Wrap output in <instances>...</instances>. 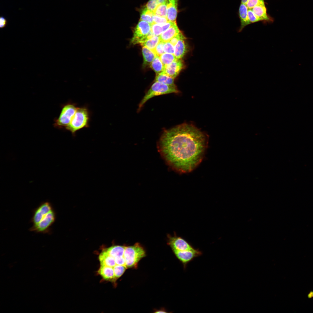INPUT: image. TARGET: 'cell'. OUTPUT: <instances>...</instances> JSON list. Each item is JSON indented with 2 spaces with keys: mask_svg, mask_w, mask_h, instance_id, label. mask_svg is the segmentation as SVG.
<instances>
[{
  "mask_svg": "<svg viewBox=\"0 0 313 313\" xmlns=\"http://www.w3.org/2000/svg\"><path fill=\"white\" fill-rule=\"evenodd\" d=\"M207 144L204 133L192 125L184 123L164 130L158 145L170 167L179 172L186 173L201 162Z\"/></svg>",
  "mask_w": 313,
  "mask_h": 313,
  "instance_id": "obj_1",
  "label": "cell"
},
{
  "mask_svg": "<svg viewBox=\"0 0 313 313\" xmlns=\"http://www.w3.org/2000/svg\"><path fill=\"white\" fill-rule=\"evenodd\" d=\"M90 116V112L87 108L77 107L70 123L65 129L74 136L78 130L89 127Z\"/></svg>",
  "mask_w": 313,
  "mask_h": 313,
  "instance_id": "obj_2",
  "label": "cell"
},
{
  "mask_svg": "<svg viewBox=\"0 0 313 313\" xmlns=\"http://www.w3.org/2000/svg\"><path fill=\"white\" fill-rule=\"evenodd\" d=\"M175 85H171L155 81L145 93L140 102L137 111H140L145 103L150 99L156 96L172 93H178Z\"/></svg>",
  "mask_w": 313,
  "mask_h": 313,
  "instance_id": "obj_3",
  "label": "cell"
},
{
  "mask_svg": "<svg viewBox=\"0 0 313 313\" xmlns=\"http://www.w3.org/2000/svg\"><path fill=\"white\" fill-rule=\"evenodd\" d=\"M145 255L144 248L139 243L126 246L124 256L127 268L137 267L139 261Z\"/></svg>",
  "mask_w": 313,
  "mask_h": 313,
  "instance_id": "obj_4",
  "label": "cell"
},
{
  "mask_svg": "<svg viewBox=\"0 0 313 313\" xmlns=\"http://www.w3.org/2000/svg\"><path fill=\"white\" fill-rule=\"evenodd\" d=\"M77 108L76 105L72 103L64 105L59 117L54 121V126L60 129L65 128L70 123Z\"/></svg>",
  "mask_w": 313,
  "mask_h": 313,
  "instance_id": "obj_5",
  "label": "cell"
},
{
  "mask_svg": "<svg viewBox=\"0 0 313 313\" xmlns=\"http://www.w3.org/2000/svg\"><path fill=\"white\" fill-rule=\"evenodd\" d=\"M151 30V24L140 20L135 27L131 43L133 44H141L147 40V37Z\"/></svg>",
  "mask_w": 313,
  "mask_h": 313,
  "instance_id": "obj_6",
  "label": "cell"
},
{
  "mask_svg": "<svg viewBox=\"0 0 313 313\" xmlns=\"http://www.w3.org/2000/svg\"><path fill=\"white\" fill-rule=\"evenodd\" d=\"M55 219V213L53 209L46 214L37 225L32 226L30 229V231L43 234L48 232Z\"/></svg>",
  "mask_w": 313,
  "mask_h": 313,
  "instance_id": "obj_7",
  "label": "cell"
},
{
  "mask_svg": "<svg viewBox=\"0 0 313 313\" xmlns=\"http://www.w3.org/2000/svg\"><path fill=\"white\" fill-rule=\"evenodd\" d=\"M176 257L183 265L184 269H185L187 265L195 258L201 256L202 252L199 249H194L188 250L179 251L173 250Z\"/></svg>",
  "mask_w": 313,
  "mask_h": 313,
  "instance_id": "obj_8",
  "label": "cell"
},
{
  "mask_svg": "<svg viewBox=\"0 0 313 313\" xmlns=\"http://www.w3.org/2000/svg\"><path fill=\"white\" fill-rule=\"evenodd\" d=\"M167 236L168 244L172 251H184L191 250L194 248L185 239L177 236L176 234L174 236L168 234Z\"/></svg>",
  "mask_w": 313,
  "mask_h": 313,
  "instance_id": "obj_9",
  "label": "cell"
},
{
  "mask_svg": "<svg viewBox=\"0 0 313 313\" xmlns=\"http://www.w3.org/2000/svg\"><path fill=\"white\" fill-rule=\"evenodd\" d=\"M53 209V208L49 202L46 201L41 203L34 211L31 219L32 226L37 225L42 219Z\"/></svg>",
  "mask_w": 313,
  "mask_h": 313,
  "instance_id": "obj_10",
  "label": "cell"
},
{
  "mask_svg": "<svg viewBox=\"0 0 313 313\" xmlns=\"http://www.w3.org/2000/svg\"><path fill=\"white\" fill-rule=\"evenodd\" d=\"M183 61L181 59H177L170 64L165 65L163 72L168 76L174 79L183 68Z\"/></svg>",
  "mask_w": 313,
  "mask_h": 313,
  "instance_id": "obj_11",
  "label": "cell"
},
{
  "mask_svg": "<svg viewBox=\"0 0 313 313\" xmlns=\"http://www.w3.org/2000/svg\"><path fill=\"white\" fill-rule=\"evenodd\" d=\"M252 10L255 14L262 21L269 23L273 21V19L267 13L264 0L261 1Z\"/></svg>",
  "mask_w": 313,
  "mask_h": 313,
  "instance_id": "obj_12",
  "label": "cell"
},
{
  "mask_svg": "<svg viewBox=\"0 0 313 313\" xmlns=\"http://www.w3.org/2000/svg\"><path fill=\"white\" fill-rule=\"evenodd\" d=\"M179 0H165L167 6V18L170 21H176Z\"/></svg>",
  "mask_w": 313,
  "mask_h": 313,
  "instance_id": "obj_13",
  "label": "cell"
},
{
  "mask_svg": "<svg viewBox=\"0 0 313 313\" xmlns=\"http://www.w3.org/2000/svg\"><path fill=\"white\" fill-rule=\"evenodd\" d=\"M248 8L246 5L241 3L239 10V17L241 22L239 32H241L245 26L251 23L248 16Z\"/></svg>",
  "mask_w": 313,
  "mask_h": 313,
  "instance_id": "obj_14",
  "label": "cell"
},
{
  "mask_svg": "<svg viewBox=\"0 0 313 313\" xmlns=\"http://www.w3.org/2000/svg\"><path fill=\"white\" fill-rule=\"evenodd\" d=\"M98 273L104 280L115 283L117 280L114 276V269L112 268L100 265Z\"/></svg>",
  "mask_w": 313,
  "mask_h": 313,
  "instance_id": "obj_15",
  "label": "cell"
},
{
  "mask_svg": "<svg viewBox=\"0 0 313 313\" xmlns=\"http://www.w3.org/2000/svg\"><path fill=\"white\" fill-rule=\"evenodd\" d=\"M181 31L176 22L159 36L160 41L163 42L169 41L170 40Z\"/></svg>",
  "mask_w": 313,
  "mask_h": 313,
  "instance_id": "obj_16",
  "label": "cell"
},
{
  "mask_svg": "<svg viewBox=\"0 0 313 313\" xmlns=\"http://www.w3.org/2000/svg\"><path fill=\"white\" fill-rule=\"evenodd\" d=\"M186 38L180 39L174 46V55L177 59H181L187 51V46L185 40Z\"/></svg>",
  "mask_w": 313,
  "mask_h": 313,
  "instance_id": "obj_17",
  "label": "cell"
},
{
  "mask_svg": "<svg viewBox=\"0 0 313 313\" xmlns=\"http://www.w3.org/2000/svg\"><path fill=\"white\" fill-rule=\"evenodd\" d=\"M142 53L144 59V66L150 65L157 56L154 51L144 46L142 47Z\"/></svg>",
  "mask_w": 313,
  "mask_h": 313,
  "instance_id": "obj_18",
  "label": "cell"
},
{
  "mask_svg": "<svg viewBox=\"0 0 313 313\" xmlns=\"http://www.w3.org/2000/svg\"><path fill=\"white\" fill-rule=\"evenodd\" d=\"M126 246L114 245L105 249L108 254L113 257L124 256Z\"/></svg>",
  "mask_w": 313,
  "mask_h": 313,
  "instance_id": "obj_19",
  "label": "cell"
},
{
  "mask_svg": "<svg viewBox=\"0 0 313 313\" xmlns=\"http://www.w3.org/2000/svg\"><path fill=\"white\" fill-rule=\"evenodd\" d=\"M174 79L162 72L156 74L155 81L166 85H175Z\"/></svg>",
  "mask_w": 313,
  "mask_h": 313,
  "instance_id": "obj_20",
  "label": "cell"
},
{
  "mask_svg": "<svg viewBox=\"0 0 313 313\" xmlns=\"http://www.w3.org/2000/svg\"><path fill=\"white\" fill-rule=\"evenodd\" d=\"M160 41L159 36H154L140 44L154 52L156 47Z\"/></svg>",
  "mask_w": 313,
  "mask_h": 313,
  "instance_id": "obj_21",
  "label": "cell"
},
{
  "mask_svg": "<svg viewBox=\"0 0 313 313\" xmlns=\"http://www.w3.org/2000/svg\"><path fill=\"white\" fill-rule=\"evenodd\" d=\"M150 68L157 74L163 71L164 67L159 57L157 56L155 57L150 64Z\"/></svg>",
  "mask_w": 313,
  "mask_h": 313,
  "instance_id": "obj_22",
  "label": "cell"
},
{
  "mask_svg": "<svg viewBox=\"0 0 313 313\" xmlns=\"http://www.w3.org/2000/svg\"><path fill=\"white\" fill-rule=\"evenodd\" d=\"M154 14L153 11L148 9L145 7L141 11L140 20L146 21L151 24L154 23L152 17Z\"/></svg>",
  "mask_w": 313,
  "mask_h": 313,
  "instance_id": "obj_23",
  "label": "cell"
},
{
  "mask_svg": "<svg viewBox=\"0 0 313 313\" xmlns=\"http://www.w3.org/2000/svg\"><path fill=\"white\" fill-rule=\"evenodd\" d=\"M159 57L164 65L170 64L177 59L174 54L167 53L163 54Z\"/></svg>",
  "mask_w": 313,
  "mask_h": 313,
  "instance_id": "obj_24",
  "label": "cell"
},
{
  "mask_svg": "<svg viewBox=\"0 0 313 313\" xmlns=\"http://www.w3.org/2000/svg\"><path fill=\"white\" fill-rule=\"evenodd\" d=\"M167 10V6L165 1L163 3L159 5L153 12L155 15L166 17Z\"/></svg>",
  "mask_w": 313,
  "mask_h": 313,
  "instance_id": "obj_25",
  "label": "cell"
},
{
  "mask_svg": "<svg viewBox=\"0 0 313 313\" xmlns=\"http://www.w3.org/2000/svg\"><path fill=\"white\" fill-rule=\"evenodd\" d=\"M127 267L123 265H116L114 268V276L117 280L123 274Z\"/></svg>",
  "mask_w": 313,
  "mask_h": 313,
  "instance_id": "obj_26",
  "label": "cell"
},
{
  "mask_svg": "<svg viewBox=\"0 0 313 313\" xmlns=\"http://www.w3.org/2000/svg\"><path fill=\"white\" fill-rule=\"evenodd\" d=\"M151 31L155 36H159L163 32L161 25L154 23L151 24Z\"/></svg>",
  "mask_w": 313,
  "mask_h": 313,
  "instance_id": "obj_27",
  "label": "cell"
},
{
  "mask_svg": "<svg viewBox=\"0 0 313 313\" xmlns=\"http://www.w3.org/2000/svg\"><path fill=\"white\" fill-rule=\"evenodd\" d=\"M154 23L156 24L162 25L168 22L166 17H163L154 14L152 17Z\"/></svg>",
  "mask_w": 313,
  "mask_h": 313,
  "instance_id": "obj_28",
  "label": "cell"
},
{
  "mask_svg": "<svg viewBox=\"0 0 313 313\" xmlns=\"http://www.w3.org/2000/svg\"><path fill=\"white\" fill-rule=\"evenodd\" d=\"M248 15L249 19L251 23H253L262 20L254 13L252 9H248Z\"/></svg>",
  "mask_w": 313,
  "mask_h": 313,
  "instance_id": "obj_29",
  "label": "cell"
},
{
  "mask_svg": "<svg viewBox=\"0 0 313 313\" xmlns=\"http://www.w3.org/2000/svg\"><path fill=\"white\" fill-rule=\"evenodd\" d=\"M174 46L172 45L170 41L165 42L163 46V50L165 53L174 54Z\"/></svg>",
  "mask_w": 313,
  "mask_h": 313,
  "instance_id": "obj_30",
  "label": "cell"
},
{
  "mask_svg": "<svg viewBox=\"0 0 313 313\" xmlns=\"http://www.w3.org/2000/svg\"><path fill=\"white\" fill-rule=\"evenodd\" d=\"M164 43V42L161 41L156 47L154 52L157 56L160 57L164 53L163 48Z\"/></svg>",
  "mask_w": 313,
  "mask_h": 313,
  "instance_id": "obj_31",
  "label": "cell"
},
{
  "mask_svg": "<svg viewBox=\"0 0 313 313\" xmlns=\"http://www.w3.org/2000/svg\"><path fill=\"white\" fill-rule=\"evenodd\" d=\"M182 38H186L181 32L177 34L173 38H172L170 40V42L172 45L174 46L176 44L178 41L180 39Z\"/></svg>",
  "mask_w": 313,
  "mask_h": 313,
  "instance_id": "obj_32",
  "label": "cell"
},
{
  "mask_svg": "<svg viewBox=\"0 0 313 313\" xmlns=\"http://www.w3.org/2000/svg\"><path fill=\"white\" fill-rule=\"evenodd\" d=\"M158 6L154 0H149L146 3L145 7L148 9L154 12Z\"/></svg>",
  "mask_w": 313,
  "mask_h": 313,
  "instance_id": "obj_33",
  "label": "cell"
},
{
  "mask_svg": "<svg viewBox=\"0 0 313 313\" xmlns=\"http://www.w3.org/2000/svg\"><path fill=\"white\" fill-rule=\"evenodd\" d=\"M113 257L115 260L116 265H123L126 267L125 261L124 256H117Z\"/></svg>",
  "mask_w": 313,
  "mask_h": 313,
  "instance_id": "obj_34",
  "label": "cell"
},
{
  "mask_svg": "<svg viewBox=\"0 0 313 313\" xmlns=\"http://www.w3.org/2000/svg\"><path fill=\"white\" fill-rule=\"evenodd\" d=\"M263 0H248L246 5L248 9H252Z\"/></svg>",
  "mask_w": 313,
  "mask_h": 313,
  "instance_id": "obj_35",
  "label": "cell"
},
{
  "mask_svg": "<svg viewBox=\"0 0 313 313\" xmlns=\"http://www.w3.org/2000/svg\"><path fill=\"white\" fill-rule=\"evenodd\" d=\"M7 21L3 17H1L0 18V27L1 28H4L6 25Z\"/></svg>",
  "mask_w": 313,
  "mask_h": 313,
  "instance_id": "obj_36",
  "label": "cell"
},
{
  "mask_svg": "<svg viewBox=\"0 0 313 313\" xmlns=\"http://www.w3.org/2000/svg\"><path fill=\"white\" fill-rule=\"evenodd\" d=\"M158 6L163 3L165 0H154Z\"/></svg>",
  "mask_w": 313,
  "mask_h": 313,
  "instance_id": "obj_37",
  "label": "cell"
},
{
  "mask_svg": "<svg viewBox=\"0 0 313 313\" xmlns=\"http://www.w3.org/2000/svg\"><path fill=\"white\" fill-rule=\"evenodd\" d=\"M309 298H311L313 297V291H311L307 295Z\"/></svg>",
  "mask_w": 313,
  "mask_h": 313,
  "instance_id": "obj_38",
  "label": "cell"
},
{
  "mask_svg": "<svg viewBox=\"0 0 313 313\" xmlns=\"http://www.w3.org/2000/svg\"><path fill=\"white\" fill-rule=\"evenodd\" d=\"M155 313H167V312L165 311V310H158L155 311Z\"/></svg>",
  "mask_w": 313,
  "mask_h": 313,
  "instance_id": "obj_39",
  "label": "cell"
},
{
  "mask_svg": "<svg viewBox=\"0 0 313 313\" xmlns=\"http://www.w3.org/2000/svg\"><path fill=\"white\" fill-rule=\"evenodd\" d=\"M248 0H241V3L246 5Z\"/></svg>",
  "mask_w": 313,
  "mask_h": 313,
  "instance_id": "obj_40",
  "label": "cell"
}]
</instances>
